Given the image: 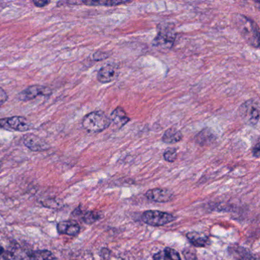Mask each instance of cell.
Returning a JSON list of instances; mask_svg holds the SVG:
<instances>
[{
	"label": "cell",
	"instance_id": "7402d4cb",
	"mask_svg": "<svg viewBox=\"0 0 260 260\" xmlns=\"http://www.w3.org/2000/svg\"><path fill=\"white\" fill-rule=\"evenodd\" d=\"M97 218H98V217H97L96 214L92 212L87 213V214H85L84 217H83V220L87 223H92V222L96 220Z\"/></svg>",
	"mask_w": 260,
	"mask_h": 260
},
{
	"label": "cell",
	"instance_id": "6da1fadb",
	"mask_svg": "<svg viewBox=\"0 0 260 260\" xmlns=\"http://www.w3.org/2000/svg\"><path fill=\"white\" fill-rule=\"evenodd\" d=\"M234 25L246 43L253 48L259 47V30L258 25L250 18L244 15L236 14L234 17Z\"/></svg>",
	"mask_w": 260,
	"mask_h": 260
},
{
	"label": "cell",
	"instance_id": "ac0fdd59",
	"mask_svg": "<svg viewBox=\"0 0 260 260\" xmlns=\"http://www.w3.org/2000/svg\"><path fill=\"white\" fill-rule=\"evenodd\" d=\"M187 238L191 244L197 247H205L209 243V239L203 234L196 232H190L186 234Z\"/></svg>",
	"mask_w": 260,
	"mask_h": 260
},
{
	"label": "cell",
	"instance_id": "484cf974",
	"mask_svg": "<svg viewBox=\"0 0 260 260\" xmlns=\"http://www.w3.org/2000/svg\"><path fill=\"white\" fill-rule=\"evenodd\" d=\"M7 256H6L5 252H4V249L0 246V260H6Z\"/></svg>",
	"mask_w": 260,
	"mask_h": 260
},
{
	"label": "cell",
	"instance_id": "52a82bcc",
	"mask_svg": "<svg viewBox=\"0 0 260 260\" xmlns=\"http://www.w3.org/2000/svg\"><path fill=\"white\" fill-rule=\"evenodd\" d=\"M23 143L25 147L35 152H42L50 148L49 144L39 137L31 134L23 137Z\"/></svg>",
	"mask_w": 260,
	"mask_h": 260
},
{
	"label": "cell",
	"instance_id": "ba28073f",
	"mask_svg": "<svg viewBox=\"0 0 260 260\" xmlns=\"http://www.w3.org/2000/svg\"><path fill=\"white\" fill-rule=\"evenodd\" d=\"M5 124L7 127H10L17 132H25L31 130L32 125L31 122L25 117L13 116L5 119Z\"/></svg>",
	"mask_w": 260,
	"mask_h": 260
},
{
	"label": "cell",
	"instance_id": "5b68a950",
	"mask_svg": "<svg viewBox=\"0 0 260 260\" xmlns=\"http://www.w3.org/2000/svg\"><path fill=\"white\" fill-rule=\"evenodd\" d=\"M143 221L153 226H164L175 220L171 214L159 211H147L142 214Z\"/></svg>",
	"mask_w": 260,
	"mask_h": 260
},
{
	"label": "cell",
	"instance_id": "9c48e42d",
	"mask_svg": "<svg viewBox=\"0 0 260 260\" xmlns=\"http://www.w3.org/2000/svg\"><path fill=\"white\" fill-rule=\"evenodd\" d=\"M118 77V71L113 65L103 67L97 74V80L101 83H109L115 81Z\"/></svg>",
	"mask_w": 260,
	"mask_h": 260
},
{
	"label": "cell",
	"instance_id": "4316f807",
	"mask_svg": "<svg viewBox=\"0 0 260 260\" xmlns=\"http://www.w3.org/2000/svg\"><path fill=\"white\" fill-rule=\"evenodd\" d=\"M3 7V6L0 5V11H1V10H2L3 9H4V7Z\"/></svg>",
	"mask_w": 260,
	"mask_h": 260
},
{
	"label": "cell",
	"instance_id": "d4e9b609",
	"mask_svg": "<svg viewBox=\"0 0 260 260\" xmlns=\"http://www.w3.org/2000/svg\"><path fill=\"white\" fill-rule=\"evenodd\" d=\"M33 4H35L36 7L42 8V7H45L48 5L50 4V1H47V0H35V1H33Z\"/></svg>",
	"mask_w": 260,
	"mask_h": 260
},
{
	"label": "cell",
	"instance_id": "8992f818",
	"mask_svg": "<svg viewBox=\"0 0 260 260\" xmlns=\"http://www.w3.org/2000/svg\"><path fill=\"white\" fill-rule=\"evenodd\" d=\"M52 92L51 89L48 86H40V85H35L29 86L27 89H24L18 95V99L20 101L27 102L29 100H34L39 96H47L50 95Z\"/></svg>",
	"mask_w": 260,
	"mask_h": 260
},
{
	"label": "cell",
	"instance_id": "30bf717a",
	"mask_svg": "<svg viewBox=\"0 0 260 260\" xmlns=\"http://www.w3.org/2000/svg\"><path fill=\"white\" fill-rule=\"evenodd\" d=\"M145 196L149 200L159 202V203H164V202L171 200L173 194L171 191L164 189V188H153V189L147 191Z\"/></svg>",
	"mask_w": 260,
	"mask_h": 260
},
{
	"label": "cell",
	"instance_id": "7c38bea8",
	"mask_svg": "<svg viewBox=\"0 0 260 260\" xmlns=\"http://www.w3.org/2000/svg\"><path fill=\"white\" fill-rule=\"evenodd\" d=\"M31 253L26 248L17 245L11 247L6 256L8 257L9 260H29Z\"/></svg>",
	"mask_w": 260,
	"mask_h": 260
},
{
	"label": "cell",
	"instance_id": "ffe728a7",
	"mask_svg": "<svg viewBox=\"0 0 260 260\" xmlns=\"http://www.w3.org/2000/svg\"><path fill=\"white\" fill-rule=\"evenodd\" d=\"M177 150L176 148H173V147H170L164 152V159L169 162H174L177 159Z\"/></svg>",
	"mask_w": 260,
	"mask_h": 260
},
{
	"label": "cell",
	"instance_id": "44dd1931",
	"mask_svg": "<svg viewBox=\"0 0 260 260\" xmlns=\"http://www.w3.org/2000/svg\"><path fill=\"white\" fill-rule=\"evenodd\" d=\"M109 57L108 53L103 52V51H97L92 56V58L95 61H101V60H105V59L108 58Z\"/></svg>",
	"mask_w": 260,
	"mask_h": 260
},
{
	"label": "cell",
	"instance_id": "4fadbf2b",
	"mask_svg": "<svg viewBox=\"0 0 260 260\" xmlns=\"http://www.w3.org/2000/svg\"><path fill=\"white\" fill-rule=\"evenodd\" d=\"M110 120L111 123H113L117 128H121L129 122L130 118L122 108L118 107L111 114Z\"/></svg>",
	"mask_w": 260,
	"mask_h": 260
},
{
	"label": "cell",
	"instance_id": "2e32d148",
	"mask_svg": "<svg viewBox=\"0 0 260 260\" xmlns=\"http://www.w3.org/2000/svg\"><path fill=\"white\" fill-rule=\"evenodd\" d=\"M153 260H181L177 251L172 248H166L153 255Z\"/></svg>",
	"mask_w": 260,
	"mask_h": 260
},
{
	"label": "cell",
	"instance_id": "3957f363",
	"mask_svg": "<svg viewBox=\"0 0 260 260\" xmlns=\"http://www.w3.org/2000/svg\"><path fill=\"white\" fill-rule=\"evenodd\" d=\"M239 114L243 122L251 127H255L259 121V102L254 99L248 100L240 106Z\"/></svg>",
	"mask_w": 260,
	"mask_h": 260
},
{
	"label": "cell",
	"instance_id": "603a6c76",
	"mask_svg": "<svg viewBox=\"0 0 260 260\" xmlns=\"http://www.w3.org/2000/svg\"><path fill=\"white\" fill-rule=\"evenodd\" d=\"M8 100V95L3 88L0 87V106H3Z\"/></svg>",
	"mask_w": 260,
	"mask_h": 260
},
{
	"label": "cell",
	"instance_id": "7a4b0ae2",
	"mask_svg": "<svg viewBox=\"0 0 260 260\" xmlns=\"http://www.w3.org/2000/svg\"><path fill=\"white\" fill-rule=\"evenodd\" d=\"M110 118L103 111H95L88 114L83 118V128L89 133L97 134L103 132L111 125Z\"/></svg>",
	"mask_w": 260,
	"mask_h": 260
},
{
	"label": "cell",
	"instance_id": "277c9868",
	"mask_svg": "<svg viewBox=\"0 0 260 260\" xmlns=\"http://www.w3.org/2000/svg\"><path fill=\"white\" fill-rule=\"evenodd\" d=\"M176 37V31L173 25H162L153 40V46L161 51H168L174 45Z\"/></svg>",
	"mask_w": 260,
	"mask_h": 260
},
{
	"label": "cell",
	"instance_id": "cb8c5ba5",
	"mask_svg": "<svg viewBox=\"0 0 260 260\" xmlns=\"http://www.w3.org/2000/svg\"><path fill=\"white\" fill-rule=\"evenodd\" d=\"M252 155H253L254 157L258 158L259 157V153H260V146H259V141L258 139L257 140L256 144L254 146L253 148H252Z\"/></svg>",
	"mask_w": 260,
	"mask_h": 260
},
{
	"label": "cell",
	"instance_id": "e0dca14e",
	"mask_svg": "<svg viewBox=\"0 0 260 260\" xmlns=\"http://www.w3.org/2000/svg\"><path fill=\"white\" fill-rule=\"evenodd\" d=\"M131 3V1H83V2H68L69 4H83V5L90 6V7H115Z\"/></svg>",
	"mask_w": 260,
	"mask_h": 260
},
{
	"label": "cell",
	"instance_id": "83f0119b",
	"mask_svg": "<svg viewBox=\"0 0 260 260\" xmlns=\"http://www.w3.org/2000/svg\"><path fill=\"white\" fill-rule=\"evenodd\" d=\"M0 170H1V165H0Z\"/></svg>",
	"mask_w": 260,
	"mask_h": 260
},
{
	"label": "cell",
	"instance_id": "9a60e30c",
	"mask_svg": "<svg viewBox=\"0 0 260 260\" xmlns=\"http://www.w3.org/2000/svg\"><path fill=\"white\" fill-rule=\"evenodd\" d=\"M183 135L175 127L167 129L162 138V141L167 144H173L182 141Z\"/></svg>",
	"mask_w": 260,
	"mask_h": 260
},
{
	"label": "cell",
	"instance_id": "8fae6325",
	"mask_svg": "<svg viewBox=\"0 0 260 260\" xmlns=\"http://www.w3.org/2000/svg\"><path fill=\"white\" fill-rule=\"evenodd\" d=\"M57 232L60 234H66V235L77 236L80 233V228L77 222L74 220H64L60 222L57 224Z\"/></svg>",
	"mask_w": 260,
	"mask_h": 260
},
{
	"label": "cell",
	"instance_id": "d6986e66",
	"mask_svg": "<svg viewBox=\"0 0 260 260\" xmlns=\"http://www.w3.org/2000/svg\"><path fill=\"white\" fill-rule=\"evenodd\" d=\"M29 260H57L55 255L48 250H39L33 252Z\"/></svg>",
	"mask_w": 260,
	"mask_h": 260
},
{
	"label": "cell",
	"instance_id": "5bb4252c",
	"mask_svg": "<svg viewBox=\"0 0 260 260\" xmlns=\"http://www.w3.org/2000/svg\"><path fill=\"white\" fill-rule=\"evenodd\" d=\"M215 140V134L209 127H205V128L202 129L194 138L196 144L200 146L208 145V144L214 142Z\"/></svg>",
	"mask_w": 260,
	"mask_h": 260
}]
</instances>
